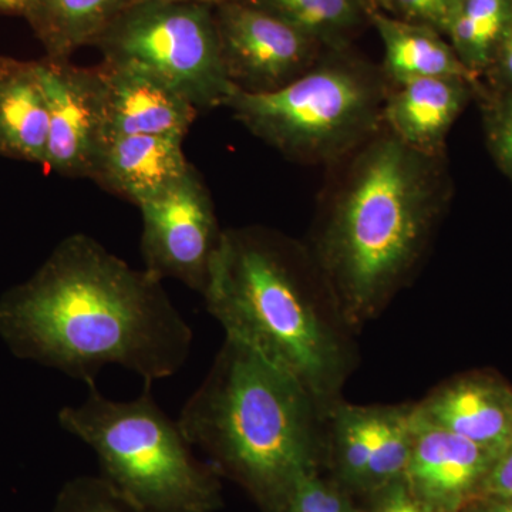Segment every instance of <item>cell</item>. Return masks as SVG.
<instances>
[{
	"label": "cell",
	"instance_id": "1",
	"mask_svg": "<svg viewBox=\"0 0 512 512\" xmlns=\"http://www.w3.org/2000/svg\"><path fill=\"white\" fill-rule=\"evenodd\" d=\"M0 338L19 359L86 384L113 365L153 384L187 363L194 332L161 279L73 234L0 298Z\"/></svg>",
	"mask_w": 512,
	"mask_h": 512
},
{
	"label": "cell",
	"instance_id": "2",
	"mask_svg": "<svg viewBox=\"0 0 512 512\" xmlns=\"http://www.w3.org/2000/svg\"><path fill=\"white\" fill-rule=\"evenodd\" d=\"M311 252L356 330L409 282L451 198L446 157L417 153L386 128L348 157Z\"/></svg>",
	"mask_w": 512,
	"mask_h": 512
},
{
	"label": "cell",
	"instance_id": "3",
	"mask_svg": "<svg viewBox=\"0 0 512 512\" xmlns=\"http://www.w3.org/2000/svg\"><path fill=\"white\" fill-rule=\"evenodd\" d=\"M202 298L227 338L292 376L323 412L342 400L353 330L308 248L264 227L224 229Z\"/></svg>",
	"mask_w": 512,
	"mask_h": 512
},
{
	"label": "cell",
	"instance_id": "4",
	"mask_svg": "<svg viewBox=\"0 0 512 512\" xmlns=\"http://www.w3.org/2000/svg\"><path fill=\"white\" fill-rule=\"evenodd\" d=\"M326 414L292 376L225 336L180 413L181 430L264 512H284L326 454Z\"/></svg>",
	"mask_w": 512,
	"mask_h": 512
},
{
	"label": "cell",
	"instance_id": "5",
	"mask_svg": "<svg viewBox=\"0 0 512 512\" xmlns=\"http://www.w3.org/2000/svg\"><path fill=\"white\" fill-rule=\"evenodd\" d=\"M86 399L60 410L59 424L96 453L100 476L150 512H215L220 474L195 457L178 421L158 406L146 383L137 399L117 402L96 383Z\"/></svg>",
	"mask_w": 512,
	"mask_h": 512
},
{
	"label": "cell",
	"instance_id": "6",
	"mask_svg": "<svg viewBox=\"0 0 512 512\" xmlns=\"http://www.w3.org/2000/svg\"><path fill=\"white\" fill-rule=\"evenodd\" d=\"M392 84L382 69L326 49L298 79L269 93L237 92L231 110L249 133L282 156L305 164H335L383 130Z\"/></svg>",
	"mask_w": 512,
	"mask_h": 512
},
{
	"label": "cell",
	"instance_id": "7",
	"mask_svg": "<svg viewBox=\"0 0 512 512\" xmlns=\"http://www.w3.org/2000/svg\"><path fill=\"white\" fill-rule=\"evenodd\" d=\"M93 46L103 62L150 73L200 111L227 106L237 92L222 63L211 5L131 3Z\"/></svg>",
	"mask_w": 512,
	"mask_h": 512
},
{
	"label": "cell",
	"instance_id": "8",
	"mask_svg": "<svg viewBox=\"0 0 512 512\" xmlns=\"http://www.w3.org/2000/svg\"><path fill=\"white\" fill-rule=\"evenodd\" d=\"M144 269L201 293L210 279L222 232L214 201L194 165L187 174L140 207Z\"/></svg>",
	"mask_w": 512,
	"mask_h": 512
},
{
	"label": "cell",
	"instance_id": "9",
	"mask_svg": "<svg viewBox=\"0 0 512 512\" xmlns=\"http://www.w3.org/2000/svg\"><path fill=\"white\" fill-rule=\"evenodd\" d=\"M214 16L225 72L241 92H275L326 50L302 30L239 0L218 3Z\"/></svg>",
	"mask_w": 512,
	"mask_h": 512
},
{
	"label": "cell",
	"instance_id": "10",
	"mask_svg": "<svg viewBox=\"0 0 512 512\" xmlns=\"http://www.w3.org/2000/svg\"><path fill=\"white\" fill-rule=\"evenodd\" d=\"M36 64L49 107L45 167L64 177L92 180L109 144L100 64L82 67L47 56Z\"/></svg>",
	"mask_w": 512,
	"mask_h": 512
},
{
	"label": "cell",
	"instance_id": "11",
	"mask_svg": "<svg viewBox=\"0 0 512 512\" xmlns=\"http://www.w3.org/2000/svg\"><path fill=\"white\" fill-rule=\"evenodd\" d=\"M495 454L414 413V440L404 483L434 511L463 512L480 498Z\"/></svg>",
	"mask_w": 512,
	"mask_h": 512
},
{
	"label": "cell",
	"instance_id": "12",
	"mask_svg": "<svg viewBox=\"0 0 512 512\" xmlns=\"http://www.w3.org/2000/svg\"><path fill=\"white\" fill-rule=\"evenodd\" d=\"M414 413L497 457L512 444V386L488 370L464 373L434 387L414 403Z\"/></svg>",
	"mask_w": 512,
	"mask_h": 512
},
{
	"label": "cell",
	"instance_id": "13",
	"mask_svg": "<svg viewBox=\"0 0 512 512\" xmlns=\"http://www.w3.org/2000/svg\"><path fill=\"white\" fill-rule=\"evenodd\" d=\"M483 82L460 77H427L390 87L383 126L404 146L429 157H446L451 128L476 100Z\"/></svg>",
	"mask_w": 512,
	"mask_h": 512
},
{
	"label": "cell",
	"instance_id": "14",
	"mask_svg": "<svg viewBox=\"0 0 512 512\" xmlns=\"http://www.w3.org/2000/svg\"><path fill=\"white\" fill-rule=\"evenodd\" d=\"M109 141L126 136L185 138L200 110L150 73L101 62Z\"/></svg>",
	"mask_w": 512,
	"mask_h": 512
},
{
	"label": "cell",
	"instance_id": "15",
	"mask_svg": "<svg viewBox=\"0 0 512 512\" xmlns=\"http://www.w3.org/2000/svg\"><path fill=\"white\" fill-rule=\"evenodd\" d=\"M183 146V138L177 137L111 138L92 180L140 208L190 170Z\"/></svg>",
	"mask_w": 512,
	"mask_h": 512
},
{
	"label": "cell",
	"instance_id": "16",
	"mask_svg": "<svg viewBox=\"0 0 512 512\" xmlns=\"http://www.w3.org/2000/svg\"><path fill=\"white\" fill-rule=\"evenodd\" d=\"M49 107L36 62L0 57V156L46 163Z\"/></svg>",
	"mask_w": 512,
	"mask_h": 512
},
{
	"label": "cell",
	"instance_id": "17",
	"mask_svg": "<svg viewBox=\"0 0 512 512\" xmlns=\"http://www.w3.org/2000/svg\"><path fill=\"white\" fill-rule=\"evenodd\" d=\"M369 22L382 40V70L392 86L427 77H460L481 82L461 62L446 36L436 29L393 18L373 6Z\"/></svg>",
	"mask_w": 512,
	"mask_h": 512
},
{
	"label": "cell",
	"instance_id": "18",
	"mask_svg": "<svg viewBox=\"0 0 512 512\" xmlns=\"http://www.w3.org/2000/svg\"><path fill=\"white\" fill-rule=\"evenodd\" d=\"M131 0H37L28 19L47 57L70 59L93 46Z\"/></svg>",
	"mask_w": 512,
	"mask_h": 512
},
{
	"label": "cell",
	"instance_id": "19",
	"mask_svg": "<svg viewBox=\"0 0 512 512\" xmlns=\"http://www.w3.org/2000/svg\"><path fill=\"white\" fill-rule=\"evenodd\" d=\"M384 407L357 406L340 400L326 416V454L346 490L363 493Z\"/></svg>",
	"mask_w": 512,
	"mask_h": 512
},
{
	"label": "cell",
	"instance_id": "20",
	"mask_svg": "<svg viewBox=\"0 0 512 512\" xmlns=\"http://www.w3.org/2000/svg\"><path fill=\"white\" fill-rule=\"evenodd\" d=\"M511 25L512 0H453L443 35L481 79Z\"/></svg>",
	"mask_w": 512,
	"mask_h": 512
},
{
	"label": "cell",
	"instance_id": "21",
	"mask_svg": "<svg viewBox=\"0 0 512 512\" xmlns=\"http://www.w3.org/2000/svg\"><path fill=\"white\" fill-rule=\"evenodd\" d=\"M265 10L318 40L325 49L348 47L369 22V0H239Z\"/></svg>",
	"mask_w": 512,
	"mask_h": 512
},
{
	"label": "cell",
	"instance_id": "22",
	"mask_svg": "<svg viewBox=\"0 0 512 512\" xmlns=\"http://www.w3.org/2000/svg\"><path fill=\"white\" fill-rule=\"evenodd\" d=\"M414 403L384 407L375 453L367 467L365 490L372 494L384 485L402 480L412 454Z\"/></svg>",
	"mask_w": 512,
	"mask_h": 512
},
{
	"label": "cell",
	"instance_id": "23",
	"mask_svg": "<svg viewBox=\"0 0 512 512\" xmlns=\"http://www.w3.org/2000/svg\"><path fill=\"white\" fill-rule=\"evenodd\" d=\"M476 100L480 103L485 144L512 184V92H497L481 84Z\"/></svg>",
	"mask_w": 512,
	"mask_h": 512
},
{
	"label": "cell",
	"instance_id": "24",
	"mask_svg": "<svg viewBox=\"0 0 512 512\" xmlns=\"http://www.w3.org/2000/svg\"><path fill=\"white\" fill-rule=\"evenodd\" d=\"M55 512H150L128 500L103 477L82 476L64 484Z\"/></svg>",
	"mask_w": 512,
	"mask_h": 512
},
{
	"label": "cell",
	"instance_id": "25",
	"mask_svg": "<svg viewBox=\"0 0 512 512\" xmlns=\"http://www.w3.org/2000/svg\"><path fill=\"white\" fill-rule=\"evenodd\" d=\"M284 512H362L357 510L348 494L322 480L319 474L306 477L295 488Z\"/></svg>",
	"mask_w": 512,
	"mask_h": 512
},
{
	"label": "cell",
	"instance_id": "26",
	"mask_svg": "<svg viewBox=\"0 0 512 512\" xmlns=\"http://www.w3.org/2000/svg\"><path fill=\"white\" fill-rule=\"evenodd\" d=\"M373 8L393 18L429 26L443 33L453 0H369Z\"/></svg>",
	"mask_w": 512,
	"mask_h": 512
},
{
	"label": "cell",
	"instance_id": "27",
	"mask_svg": "<svg viewBox=\"0 0 512 512\" xmlns=\"http://www.w3.org/2000/svg\"><path fill=\"white\" fill-rule=\"evenodd\" d=\"M369 495L372 498L369 512H439L417 500L410 493L403 478L384 485Z\"/></svg>",
	"mask_w": 512,
	"mask_h": 512
},
{
	"label": "cell",
	"instance_id": "28",
	"mask_svg": "<svg viewBox=\"0 0 512 512\" xmlns=\"http://www.w3.org/2000/svg\"><path fill=\"white\" fill-rule=\"evenodd\" d=\"M481 80L487 89L512 92V25Z\"/></svg>",
	"mask_w": 512,
	"mask_h": 512
},
{
	"label": "cell",
	"instance_id": "29",
	"mask_svg": "<svg viewBox=\"0 0 512 512\" xmlns=\"http://www.w3.org/2000/svg\"><path fill=\"white\" fill-rule=\"evenodd\" d=\"M512 495V444L495 458L490 473L485 478L481 497H507Z\"/></svg>",
	"mask_w": 512,
	"mask_h": 512
},
{
	"label": "cell",
	"instance_id": "30",
	"mask_svg": "<svg viewBox=\"0 0 512 512\" xmlns=\"http://www.w3.org/2000/svg\"><path fill=\"white\" fill-rule=\"evenodd\" d=\"M463 512H512V495L477 498Z\"/></svg>",
	"mask_w": 512,
	"mask_h": 512
},
{
	"label": "cell",
	"instance_id": "31",
	"mask_svg": "<svg viewBox=\"0 0 512 512\" xmlns=\"http://www.w3.org/2000/svg\"><path fill=\"white\" fill-rule=\"evenodd\" d=\"M36 5L37 0H0V15L23 16L28 20Z\"/></svg>",
	"mask_w": 512,
	"mask_h": 512
},
{
	"label": "cell",
	"instance_id": "32",
	"mask_svg": "<svg viewBox=\"0 0 512 512\" xmlns=\"http://www.w3.org/2000/svg\"><path fill=\"white\" fill-rule=\"evenodd\" d=\"M137 2H150V0H131V3ZM156 2H188V3H204V5L215 6L218 3L224 2V0H156Z\"/></svg>",
	"mask_w": 512,
	"mask_h": 512
}]
</instances>
